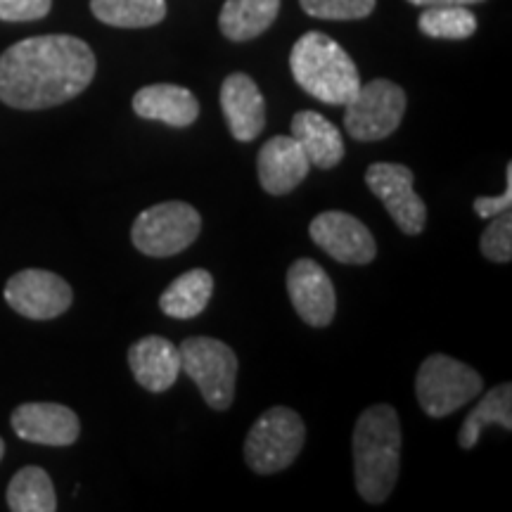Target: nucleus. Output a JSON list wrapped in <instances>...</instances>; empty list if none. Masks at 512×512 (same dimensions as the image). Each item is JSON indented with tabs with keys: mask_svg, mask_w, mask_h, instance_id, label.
Listing matches in <instances>:
<instances>
[{
	"mask_svg": "<svg viewBox=\"0 0 512 512\" xmlns=\"http://www.w3.org/2000/svg\"><path fill=\"white\" fill-rule=\"evenodd\" d=\"M95 55L76 36L24 38L0 55V100L15 110H48L91 86Z\"/></svg>",
	"mask_w": 512,
	"mask_h": 512,
	"instance_id": "nucleus-1",
	"label": "nucleus"
},
{
	"mask_svg": "<svg viewBox=\"0 0 512 512\" xmlns=\"http://www.w3.org/2000/svg\"><path fill=\"white\" fill-rule=\"evenodd\" d=\"M401 470V420L389 403L358 415L354 430V477L366 503H384Z\"/></svg>",
	"mask_w": 512,
	"mask_h": 512,
	"instance_id": "nucleus-2",
	"label": "nucleus"
},
{
	"mask_svg": "<svg viewBox=\"0 0 512 512\" xmlns=\"http://www.w3.org/2000/svg\"><path fill=\"white\" fill-rule=\"evenodd\" d=\"M294 81L325 105H347L361 88L354 60L347 50L320 31H309L290 53Z\"/></svg>",
	"mask_w": 512,
	"mask_h": 512,
	"instance_id": "nucleus-3",
	"label": "nucleus"
},
{
	"mask_svg": "<svg viewBox=\"0 0 512 512\" xmlns=\"http://www.w3.org/2000/svg\"><path fill=\"white\" fill-rule=\"evenodd\" d=\"M306 439L302 415L287 406H273L254 422L245 439V460L256 475L283 472L299 456Z\"/></svg>",
	"mask_w": 512,
	"mask_h": 512,
	"instance_id": "nucleus-4",
	"label": "nucleus"
},
{
	"mask_svg": "<svg viewBox=\"0 0 512 512\" xmlns=\"http://www.w3.org/2000/svg\"><path fill=\"white\" fill-rule=\"evenodd\" d=\"M181 370L197 384L214 411H228L235 399L238 356L226 342L214 337H190L178 347Z\"/></svg>",
	"mask_w": 512,
	"mask_h": 512,
	"instance_id": "nucleus-5",
	"label": "nucleus"
},
{
	"mask_svg": "<svg viewBox=\"0 0 512 512\" xmlns=\"http://www.w3.org/2000/svg\"><path fill=\"white\" fill-rule=\"evenodd\" d=\"M484 382L475 368L465 366L446 354H434L422 361L415 377V394L420 408L430 418H446L465 403L482 394Z\"/></svg>",
	"mask_w": 512,
	"mask_h": 512,
	"instance_id": "nucleus-6",
	"label": "nucleus"
},
{
	"mask_svg": "<svg viewBox=\"0 0 512 512\" xmlns=\"http://www.w3.org/2000/svg\"><path fill=\"white\" fill-rule=\"evenodd\" d=\"M200 230V211L188 202L174 200L140 211L138 219L133 221L131 240L138 252L164 259V256L185 252L192 242L200 238Z\"/></svg>",
	"mask_w": 512,
	"mask_h": 512,
	"instance_id": "nucleus-7",
	"label": "nucleus"
},
{
	"mask_svg": "<svg viewBox=\"0 0 512 512\" xmlns=\"http://www.w3.org/2000/svg\"><path fill=\"white\" fill-rule=\"evenodd\" d=\"M406 105V91L399 83L387 79L361 83L358 93L344 105V128L358 143H377L401 126Z\"/></svg>",
	"mask_w": 512,
	"mask_h": 512,
	"instance_id": "nucleus-8",
	"label": "nucleus"
},
{
	"mask_svg": "<svg viewBox=\"0 0 512 512\" xmlns=\"http://www.w3.org/2000/svg\"><path fill=\"white\" fill-rule=\"evenodd\" d=\"M413 171L406 164L380 162L366 171V183L384 204L401 233L418 235L427 223V207L413 188Z\"/></svg>",
	"mask_w": 512,
	"mask_h": 512,
	"instance_id": "nucleus-9",
	"label": "nucleus"
},
{
	"mask_svg": "<svg viewBox=\"0 0 512 512\" xmlns=\"http://www.w3.org/2000/svg\"><path fill=\"white\" fill-rule=\"evenodd\" d=\"M74 292L67 280L57 273L29 268L12 275L5 285V302L15 309L19 316L31 320H50L62 316L72 306Z\"/></svg>",
	"mask_w": 512,
	"mask_h": 512,
	"instance_id": "nucleus-10",
	"label": "nucleus"
},
{
	"mask_svg": "<svg viewBox=\"0 0 512 512\" xmlns=\"http://www.w3.org/2000/svg\"><path fill=\"white\" fill-rule=\"evenodd\" d=\"M309 235L316 245L339 264L363 266L377 254L375 238L356 216L347 211H323L311 221Z\"/></svg>",
	"mask_w": 512,
	"mask_h": 512,
	"instance_id": "nucleus-11",
	"label": "nucleus"
},
{
	"mask_svg": "<svg viewBox=\"0 0 512 512\" xmlns=\"http://www.w3.org/2000/svg\"><path fill=\"white\" fill-rule=\"evenodd\" d=\"M287 294H290L294 311L311 328H325L335 318V285H332L325 268L313 259H299L290 266V271H287Z\"/></svg>",
	"mask_w": 512,
	"mask_h": 512,
	"instance_id": "nucleus-12",
	"label": "nucleus"
},
{
	"mask_svg": "<svg viewBox=\"0 0 512 512\" xmlns=\"http://www.w3.org/2000/svg\"><path fill=\"white\" fill-rule=\"evenodd\" d=\"M10 422L19 439L41 446H72L81 432L76 413L62 403H22Z\"/></svg>",
	"mask_w": 512,
	"mask_h": 512,
	"instance_id": "nucleus-13",
	"label": "nucleus"
},
{
	"mask_svg": "<svg viewBox=\"0 0 512 512\" xmlns=\"http://www.w3.org/2000/svg\"><path fill=\"white\" fill-rule=\"evenodd\" d=\"M221 110L230 133L240 143H252L266 126V100L252 76L230 74L221 86Z\"/></svg>",
	"mask_w": 512,
	"mask_h": 512,
	"instance_id": "nucleus-14",
	"label": "nucleus"
},
{
	"mask_svg": "<svg viewBox=\"0 0 512 512\" xmlns=\"http://www.w3.org/2000/svg\"><path fill=\"white\" fill-rule=\"evenodd\" d=\"M309 159L292 136H275L264 143L256 159L259 183L268 195H287L309 176Z\"/></svg>",
	"mask_w": 512,
	"mask_h": 512,
	"instance_id": "nucleus-15",
	"label": "nucleus"
},
{
	"mask_svg": "<svg viewBox=\"0 0 512 512\" xmlns=\"http://www.w3.org/2000/svg\"><path fill=\"white\" fill-rule=\"evenodd\" d=\"M128 366L140 387L152 394L171 389L181 375V354L169 339L150 335L128 349Z\"/></svg>",
	"mask_w": 512,
	"mask_h": 512,
	"instance_id": "nucleus-16",
	"label": "nucleus"
},
{
	"mask_svg": "<svg viewBox=\"0 0 512 512\" xmlns=\"http://www.w3.org/2000/svg\"><path fill=\"white\" fill-rule=\"evenodd\" d=\"M133 112L140 119L159 121V124L185 128L200 117V102L188 88L174 83H155L133 95Z\"/></svg>",
	"mask_w": 512,
	"mask_h": 512,
	"instance_id": "nucleus-17",
	"label": "nucleus"
},
{
	"mask_svg": "<svg viewBox=\"0 0 512 512\" xmlns=\"http://www.w3.org/2000/svg\"><path fill=\"white\" fill-rule=\"evenodd\" d=\"M292 138L304 150L309 164L318 166V169H332L344 159L342 133L323 114L311 110L294 114Z\"/></svg>",
	"mask_w": 512,
	"mask_h": 512,
	"instance_id": "nucleus-18",
	"label": "nucleus"
},
{
	"mask_svg": "<svg viewBox=\"0 0 512 512\" xmlns=\"http://www.w3.org/2000/svg\"><path fill=\"white\" fill-rule=\"evenodd\" d=\"M280 12V0H226L219 27L228 41L245 43L271 29Z\"/></svg>",
	"mask_w": 512,
	"mask_h": 512,
	"instance_id": "nucleus-19",
	"label": "nucleus"
},
{
	"mask_svg": "<svg viewBox=\"0 0 512 512\" xmlns=\"http://www.w3.org/2000/svg\"><path fill=\"white\" fill-rule=\"evenodd\" d=\"M211 294H214V278L204 268H192V271L178 275L159 297V309L169 318L188 320L200 316L207 309Z\"/></svg>",
	"mask_w": 512,
	"mask_h": 512,
	"instance_id": "nucleus-20",
	"label": "nucleus"
},
{
	"mask_svg": "<svg viewBox=\"0 0 512 512\" xmlns=\"http://www.w3.org/2000/svg\"><path fill=\"white\" fill-rule=\"evenodd\" d=\"M498 425L503 430H512V384H498L484 396L482 403L467 415L463 427H460L458 444L463 451H472L477 446L479 434L484 432V427Z\"/></svg>",
	"mask_w": 512,
	"mask_h": 512,
	"instance_id": "nucleus-21",
	"label": "nucleus"
},
{
	"mask_svg": "<svg viewBox=\"0 0 512 512\" xmlns=\"http://www.w3.org/2000/svg\"><path fill=\"white\" fill-rule=\"evenodd\" d=\"M91 10L107 27L147 29L166 17V0H91Z\"/></svg>",
	"mask_w": 512,
	"mask_h": 512,
	"instance_id": "nucleus-22",
	"label": "nucleus"
},
{
	"mask_svg": "<svg viewBox=\"0 0 512 512\" xmlns=\"http://www.w3.org/2000/svg\"><path fill=\"white\" fill-rule=\"evenodd\" d=\"M8 505L12 512H55L57 496L48 472L41 467H22L8 486Z\"/></svg>",
	"mask_w": 512,
	"mask_h": 512,
	"instance_id": "nucleus-23",
	"label": "nucleus"
},
{
	"mask_svg": "<svg viewBox=\"0 0 512 512\" xmlns=\"http://www.w3.org/2000/svg\"><path fill=\"white\" fill-rule=\"evenodd\" d=\"M420 31L430 38H446V41H465L477 31L475 12L467 5H439L425 8L420 19Z\"/></svg>",
	"mask_w": 512,
	"mask_h": 512,
	"instance_id": "nucleus-24",
	"label": "nucleus"
},
{
	"mask_svg": "<svg viewBox=\"0 0 512 512\" xmlns=\"http://www.w3.org/2000/svg\"><path fill=\"white\" fill-rule=\"evenodd\" d=\"M306 15L318 19H335V22H351L363 19L375 10L377 0H299Z\"/></svg>",
	"mask_w": 512,
	"mask_h": 512,
	"instance_id": "nucleus-25",
	"label": "nucleus"
},
{
	"mask_svg": "<svg viewBox=\"0 0 512 512\" xmlns=\"http://www.w3.org/2000/svg\"><path fill=\"white\" fill-rule=\"evenodd\" d=\"M479 249L494 264H508L512 259V216L510 211L494 216L489 228L479 238Z\"/></svg>",
	"mask_w": 512,
	"mask_h": 512,
	"instance_id": "nucleus-26",
	"label": "nucleus"
},
{
	"mask_svg": "<svg viewBox=\"0 0 512 512\" xmlns=\"http://www.w3.org/2000/svg\"><path fill=\"white\" fill-rule=\"evenodd\" d=\"M53 8V0H0L3 22H36Z\"/></svg>",
	"mask_w": 512,
	"mask_h": 512,
	"instance_id": "nucleus-27",
	"label": "nucleus"
},
{
	"mask_svg": "<svg viewBox=\"0 0 512 512\" xmlns=\"http://www.w3.org/2000/svg\"><path fill=\"white\" fill-rule=\"evenodd\" d=\"M508 183H505V190L503 195H496V197H477L475 204V214L479 219H494V216L503 214V211H510L512 207V164H508Z\"/></svg>",
	"mask_w": 512,
	"mask_h": 512,
	"instance_id": "nucleus-28",
	"label": "nucleus"
},
{
	"mask_svg": "<svg viewBox=\"0 0 512 512\" xmlns=\"http://www.w3.org/2000/svg\"><path fill=\"white\" fill-rule=\"evenodd\" d=\"M408 3L420 5V8H439V5H475L484 0H408Z\"/></svg>",
	"mask_w": 512,
	"mask_h": 512,
	"instance_id": "nucleus-29",
	"label": "nucleus"
},
{
	"mask_svg": "<svg viewBox=\"0 0 512 512\" xmlns=\"http://www.w3.org/2000/svg\"><path fill=\"white\" fill-rule=\"evenodd\" d=\"M3 453H5V441L0 439V460H3Z\"/></svg>",
	"mask_w": 512,
	"mask_h": 512,
	"instance_id": "nucleus-30",
	"label": "nucleus"
}]
</instances>
